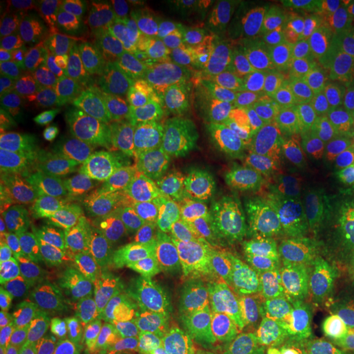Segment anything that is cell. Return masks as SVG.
Returning <instances> with one entry per match:
<instances>
[{
  "instance_id": "cell-3",
  "label": "cell",
  "mask_w": 354,
  "mask_h": 354,
  "mask_svg": "<svg viewBox=\"0 0 354 354\" xmlns=\"http://www.w3.org/2000/svg\"><path fill=\"white\" fill-rule=\"evenodd\" d=\"M333 209L335 203L310 183L290 156L266 158L245 201L253 227L302 241L317 238Z\"/></svg>"
},
{
  "instance_id": "cell-20",
  "label": "cell",
  "mask_w": 354,
  "mask_h": 354,
  "mask_svg": "<svg viewBox=\"0 0 354 354\" xmlns=\"http://www.w3.org/2000/svg\"><path fill=\"white\" fill-rule=\"evenodd\" d=\"M61 37V33L46 30L20 28L13 32L2 50V95L46 82L51 56Z\"/></svg>"
},
{
  "instance_id": "cell-18",
  "label": "cell",
  "mask_w": 354,
  "mask_h": 354,
  "mask_svg": "<svg viewBox=\"0 0 354 354\" xmlns=\"http://www.w3.org/2000/svg\"><path fill=\"white\" fill-rule=\"evenodd\" d=\"M71 258L99 269L146 266L145 245L135 220H109L86 236L61 245Z\"/></svg>"
},
{
  "instance_id": "cell-43",
  "label": "cell",
  "mask_w": 354,
  "mask_h": 354,
  "mask_svg": "<svg viewBox=\"0 0 354 354\" xmlns=\"http://www.w3.org/2000/svg\"><path fill=\"white\" fill-rule=\"evenodd\" d=\"M331 136H333V138L338 141V143L342 145L348 153H351L354 156V128L353 127L343 125L338 131L335 133V135Z\"/></svg>"
},
{
  "instance_id": "cell-31",
  "label": "cell",
  "mask_w": 354,
  "mask_h": 354,
  "mask_svg": "<svg viewBox=\"0 0 354 354\" xmlns=\"http://www.w3.org/2000/svg\"><path fill=\"white\" fill-rule=\"evenodd\" d=\"M41 201L28 194L2 185L0 190V236L2 240L12 234L33 228Z\"/></svg>"
},
{
  "instance_id": "cell-11",
  "label": "cell",
  "mask_w": 354,
  "mask_h": 354,
  "mask_svg": "<svg viewBox=\"0 0 354 354\" xmlns=\"http://www.w3.org/2000/svg\"><path fill=\"white\" fill-rule=\"evenodd\" d=\"M251 234L263 256L279 304L318 299L325 282V264L307 243L261 232L251 223Z\"/></svg>"
},
{
  "instance_id": "cell-22",
  "label": "cell",
  "mask_w": 354,
  "mask_h": 354,
  "mask_svg": "<svg viewBox=\"0 0 354 354\" xmlns=\"http://www.w3.org/2000/svg\"><path fill=\"white\" fill-rule=\"evenodd\" d=\"M88 202L105 221L136 220L145 194L120 171L115 159H109L81 184Z\"/></svg>"
},
{
  "instance_id": "cell-36",
  "label": "cell",
  "mask_w": 354,
  "mask_h": 354,
  "mask_svg": "<svg viewBox=\"0 0 354 354\" xmlns=\"http://www.w3.org/2000/svg\"><path fill=\"white\" fill-rule=\"evenodd\" d=\"M148 331L146 320L138 313H128L117 318L110 325L107 338L109 344L118 353H131L140 346Z\"/></svg>"
},
{
  "instance_id": "cell-10",
  "label": "cell",
  "mask_w": 354,
  "mask_h": 354,
  "mask_svg": "<svg viewBox=\"0 0 354 354\" xmlns=\"http://www.w3.org/2000/svg\"><path fill=\"white\" fill-rule=\"evenodd\" d=\"M154 7L156 2L148 0H105L92 7V26L120 66L122 86L148 81L143 48Z\"/></svg>"
},
{
  "instance_id": "cell-33",
  "label": "cell",
  "mask_w": 354,
  "mask_h": 354,
  "mask_svg": "<svg viewBox=\"0 0 354 354\" xmlns=\"http://www.w3.org/2000/svg\"><path fill=\"white\" fill-rule=\"evenodd\" d=\"M68 127L61 117L43 123V125L30 128L32 135V148L30 153L46 165L56 176H66L63 167V143Z\"/></svg>"
},
{
  "instance_id": "cell-9",
  "label": "cell",
  "mask_w": 354,
  "mask_h": 354,
  "mask_svg": "<svg viewBox=\"0 0 354 354\" xmlns=\"http://www.w3.org/2000/svg\"><path fill=\"white\" fill-rule=\"evenodd\" d=\"M135 221L143 238L146 266L183 258L209 227L205 215L197 207L169 189L146 196Z\"/></svg>"
},
{
  "instance_id": "cell-25",
  "label": "cell",
  "mask_w": 354,
  "mask_h": 354,
  "mask_svg": "<svg viewBox=\"0 0 354 354\" xmlns=\"http://www.w3.org/2000/svg\"><path fill=\"white\" fill-rule=\"evenodd\" d=\"M61 104L48 82L8 92L2 95V120L33 128L61 117Z\"/></svg>"
},
{
  "instance_id": "cell-35",
  "label": "cell",
  "mask_w": 354,
  "mask_h": 354,
  "mask_svg": "<svg viewBox=\"0 0 354 354\" xmlns=\"http://www.w3.org/2000/svg\"><path fill=\"white\" fill-rule=\"evenodd\" d=\"M336 313L354 307V266L346 269H331L325 266V282L320 297Z\"/></svg>"
},
{
  "instance_id": "cell-16",
  "label": "cell",
  "mask_w": 354,
  "mask_h": 354,
  "mask_svg": "<svg viewBox=\"0 0 354 354\" xmlns=\"http://www.w3.org/2000/svg\"><path fill=\"white\" fill-rule=\"evenodd\" d=\"M272 313L279 354H335L338 313L322 299L279 304Z\"/></svg>"
},
{
  "instance_id": "cell-40",
  "label": "cell",
  "mask_w": 354,
  "mask_h": 354,
  "mask_svg": "<svg viewBox=\"0 0 354 354\" xmlns=\"http://www.w3.org/2000/svg\"><path fill=\"white\" fill-rule=\"evenodd\" d=\"M30 148H32L30 128L13 125L10 122H0V154L2 156L30 153Z\"/></svg>"
},
{
  "instance_id": "cell-1",
  "label": "cell",
  "mask_w": 354,
  "mask_h": 354,
  "mask_svg": "<svg viewBox=\"0 0 354 354\" xmlns=\"http://www.w3.org/2000/svg\"><path fill=\"white\" fill-rule=\"evenodd\" d=\"M162 299L180 342L210 354H279L272 310L183 266L167 274Z\"/></svg>"
},
{
  "instance_id": "cell-27",
  "label": "cell",
  "mask_w": 354,
  "mask_h": 354,
  "mask_svg": "<svg viewBox=\"0 0 354 354\" xmlns=\"http://www.w3.org/2000/svg\"><path fill=\"white\" fill-rule=\"evenodd\" d=\"M0 354H92L84 338L48 331H3Z\"/></svg>"
},
{
  "instance_id": "cell-12",
  "label": "cell",
  "mask_w": 354,
  "mask_h": 354,
  "mask_svg": "<svg viewBox=\"0 0 354 354\" xmlns=\"http://www.w3.org/2000/svg\"><path fill=\"white\" fill-rule=\"evenodd\" d=\"M189 109V94L148 81L123 84L110 102L112 117L138 140L172 136L177 122Z\"/></svg>"
},
{
  "instance_id": "cell-15",
  "label": "cell",
  "mask_w": 354,
  "mask_h": 354,
  "mask_svg": "<svg viewBox=\"0 0 354 354\" xmlns=\"http://www.w3.org/2000/svg\"><path fill=\"white\" fill-rule=\"evenodd\" d=\"M122 127L110 113V104L82 115L68 127L63 143L66 176L82 184L109 159H115Z\"/></svg>"
},
{
  "instance_id": "cell-34",
  "label": "cell",
  "mask_w": 354,
  "mask_h": 354,
  "mask_svg": "<svg viewBox=\"0 0 354 354\" xmlns=\"http://www.w3.org/2000/svg\"><path fill=\"white\" fill-rule=\"evenodd\" d=\"M302 53H305V55L315 63V66L320 69L323 76L328 79V81L336 87V91L346 99L349 92H351V88L354 87V82L351 81V77L348 76L346 68H344L342 56L338 55V51H336L330 43H326L325 39H323V41L315 44V46H312L310 50Z\"/></svg>"
},
{
  "instance_id": "cell-37",
  "label": "cell",
  "mask_w": 354,
  "mask_h": 354,
  "mask_svg": "<svg viewBox=\"0 0 354 354\" xmlns=\"http://www.w3.org/2000/svg\"><path fill=\"white\" fill-rule=\"evenodd\" d=\"M33 300L21 282L2 271V320L19 318L25 312H32Z\"/></svg>"
},
{
  "instance_id": "cell-5",
  "label": "cell",
  "mask_w": 354,
  "mask_h": 354,
  "mask_svg": "<svg viewBox=\"0 0 354 354\" xmlns=\"http://www.w3.org/2000/svg\"><path fill=\"white\" fill-rule=\"evenodd\" d=\"M290 50L281 13L268 3L232 2L227 6L218 61L230 84L271 74Z\"/></svg>"
},
{
  "instance_id": "cell-4",
  "label": "cell",
  "mask_w": 354,
  "mask_h": 354,
  "mask_svg": "<svg viewBox=\"0 0 354 354\" xmlns=\"http://www.w3.org/2000/svg\"><path fill=\"white\" fill-rule=\"evenodd\" d=\"M46 82L61 107L87 115L115 99L122 74L99 38L68 32L56 44Z\"/></svg>"
},
{
  "instance_id": "cell-38",
  "label": "cell",
  "mask_w": 354,
  "mask_h": 354,
  "mask_svg": "<svg viewBox=\"0 0 354 354\" xmlns=\"http://www.w3.org/2000/svg\"><path fill=\"white\" fill-rule=\"evenodd\" d=\"M172 149V136L161 138H140L138 156L146 167H149L158 176L167 180V167H169Z\"/></svg>"
},
{
  "instance_id": "cell-42",
  "label": "cell",
  "mask_w": 354,
  "mask_h": 354,
  "mask_svg": "<svg viewBox=\"0 0 354 354\" xmlns=\"http://www.w3.org/2000/svg\"><path fill=\"white\" fill-rule=\"evenodd\" d=\"M146 354H210V353H205L202 351V349H198L196 346H192V344L189 343H165L161 344V346H156L151 351H148Z\"/></svg>"
},
{
  "instance_id": "cell-6",
  "label": "cell",
  "mask_w": 354,
  "mask_h": 354,
  "mask_svg": "<svg viewBox=\"0 0 354 354\" xmlns=\"http://www.w3.org/2000/svg\"><path fill=\"white\" fill-rule=\"evenodd\" d=\"M232 87L236 92L234 110L254 133L266 158L290 156L313 128L304 105L271 74L248 77Z\"/></svg>"
},
{
  "instance_id": "cell-2",
  "label": "cell",
  "mask_w": 354,
  "mask_h": 354,
  "mask_svg": "<svg viewBox=\"0 0 354 354\" xmlns=\"http://www.w3.org/2000/svg\"><path fill=\"white\" fill-rule=\"evenodd\" d=\"M180 259L216 286L259 307L274 310L279 305L277 292L246 216L230 214L209 223Z\"/></svg>"
},
{
  "instance_id": "cell-8",
  "label": "cell",
  "mask_w": 354,
  "mask_h": 354,
  "mask_svg": "<svg viewBox=\"0 0 354 354\" xmlns=\"http://www.w3.org/2000/svg\"><path fill=\"white\" fill-rule=\"evenodd\" d=\"M167 189L176 196L197 207L205 216L230 214V198L227 189L212 169L198 135L197 113L192 107L185 110L172 131V149L167 167Z\"/></svg>"
},
{
  "instance_id": "cell-24",
  "label": "cell",
  "mask_w": 354,
  "mask_h": 354,
  "mask_svg": "<svg viewBox=\"0 0 354 354\" xmlns=\"http://www.w3.org/2000/svg\"><path fill=\"white\" fill-rule=\"evenodd\" d=\"M20 28L66 35L81 24L92 25V7L77 0H30L20 3Z\"/></svg>"
},
{
  "instance_id": "cell-17",
  "label": "cell",
  "mask_w": 354,
  "mask_h": 354,
  "mask_svg": "<svg viewBox=\"0 0 354 354\" xmlns=\"http://www.w3.org/2000/svg\"><path fill=\"white\" fill-rule=\"evenodd\" d=\"M290 158L333 203L354 197V156L328 133L312 128Z\"/></svg>"
},
{
  "instance_id": "cell-21",
  "label": "cell",
  "mask_w": 354,
  "mask_h": 354,
  "mask_svg": "<svg viewBox=\"0 0 354 354\" xmlns=\"http://www.w3.org/2000/svg\"><path fill=\"white\" fill-rule=\"evenodd\" d=\"M63 250L37 227L2 240V268L35 294H44L53 284Z\"/></svg>"
},
{
  "instance_id": "cell-29",
  "label": "cell",
  "mask_w": 354,
  "mask_h": 354,
  "mask_svg": "<svg viewBox=\"0 0 354 354\" xmlns=\"http://www.w3.org/2000/svg\"><path fill=\"white\" fill-rule=\"evenodd\" d=\"M151 279L149 271H138L107 279L84 295V302L94 312L115 313L135 299L141 287Z\"/></svg>"
},
{
  "instance_id": "cell-7",
  "label": "cell",
  "mask_w": 354,
  "mask_h": 354,
  "mask_svg": "<svg viewBox=\"0 0 354 354\" xmlns=\"http://www.w3.org/2000/svg\"><path fill=\"white\" fill-rule=\"evenodd\" d=\"M197 127L203 151L221 184L253 187L266 154L245 118L225 105H207L197 112Z\"/></svg>"
},
{
  "instance_id": "cell-32",
  "label": "cell",
  "mask_w": 354,
  "mask_h": 354,
  "mask_svg": "<svg viewBox=\"0 0 354 354\" xmlns=\"http://www.w3.org/2000/svg\"><path fill=\"white\" fill-rule=\"evenodd\" d=\"M115 162L145 196H151L159 189H167V180L143 165L138 156V138L122 128L120 141L115 151Z\"/></svg>"
},
{
  "instance_id": "cell-26",
  "label": "cell",
  "mask_w": 354,
  "mask_h": 354,
  "mask_svg": "<svg viewBox=\"0 0 354 354\" xmlns=\"http://www.w3.org/2000/svg\"><path fill=\"white\" fill-rule=\"evenodd\" d=\"M53 174L55 172L32 153L0 158L2 185L28 194L38 201H43L57 185Z\"/></svg>"
},
{
  "instance_id": "cell-28",
  "label": "cell",
  "mask_w": 354,
  "mask_h": 354,
  "mask_svg": "<svg viewBox=\"0 0 354 354\" xmlns=\"http://www.w3.org/2000/svg\"><path fill=\"white\" fill-rule=\"evenodd\" d=\"M277 10L289 37L290 50L307 51L322 41L323 17L318 3L310 0H282L277 2Z\"/></svg>"
},
{
  "instance_id": "cell-41",
  "label": "cell",
  "mask_w": 354,
  "mask_h": 354,
  "mask_svg": "<svg viewBox=\"0 0 354 354\" xmlns=\"http://www.w3.org/2000/svg\"><path fill=\"white\" fill-rule=\"evenodd\" d=\"M335 354H354V307L338 312Z\"/></svg>"
},
{
  "instance_id": "cell-39",
  "label": "cell",
  "mask_w": 354,
  "mask_h": 354,
  "mask_svg": "<svg viewBox=\"0 0 354 354\" xmlns=\"http://www.w3.org/2000/svg\"><path fill=\"white\" fill-rule=\"evenodd\" d=\"M325 41L330 43L342 56L348 76L354 82V21L331 25L326 30Z\"/></svg>"
},
{
  "instance_id": "cell-14",
  "label": "cell",
  "mask_w": 354,
  "mask_h": 354,
  "mask_svg": "<svg viewBox=\"0 0 354 354\" xmlns=\"http://www.w3.org/2000/svg\"><path fill=\"white\" fill-rule=\"evenodd\" d=\"M143 66L148 77L183 92L209 81L210 63L201 44L149 24L145 37Z\"/></svg>"
},
{
  "instance_id": "cell-13",
  "label": "cell",
  "mask_w": 354,
  "mask_h": 354,
  "mask_svg": "<svg viewBox=\"0 0 354 354\" xmlns=\"http://www.w3.org/2000/svg\"><path fill=\"white\" fill-rule=\"evenodd\" d=\"M271 76L304 105L313 128L335 135L344 125L342 109L346 99L305 53L289 50L271 69Z\"/></svg>"
},
{
  "instance_id": "cell-19",
  "label": "cell",
  "mask_w": 354,
  "mask_h": 354,
  "mask_svg": "<svg viewBox=\"0 0 354 354\" xmlns=\"http://www.w3.org/2000/svg\"><path fill=\"white\" fill-rule=\"evenodd\" d=\"M105 220L97 214L76 180H63L39 203L35 227L56 245L86 236Z\"/></svg>"
},
{
  "instance_id": "cell-23",
  "label": "cell",
  "mask_w": 354,
  "mask_h": 354,
  "mask_svg": "<svg viewBox=\"0 0 354 354\" xmlns=\"http://www.w3.org/2000/svg\"><path fill=\"white\" fill-rule=\"evenodd\" d=\"M151 21L203 46L214 30L215 7L202 0H162L156 2Z\"/></svg>"
},
{
  "instance_id": "cell-30",
  "label": "cell",
  "mask_w": 354,
  "mask_h": 354,
  "mask_svg": "<svg viewBox=\"0 0 354 354\" xmlns=\"http://www.w3.org/2000/svg\"><path fill=\"white\" fill-rule=\"evenodd\" d=\"M317 253L331 269L354 266V230L328 216L317 234Z\"/></svg>"
}]
</instances>
